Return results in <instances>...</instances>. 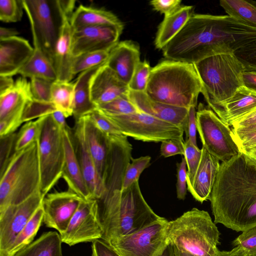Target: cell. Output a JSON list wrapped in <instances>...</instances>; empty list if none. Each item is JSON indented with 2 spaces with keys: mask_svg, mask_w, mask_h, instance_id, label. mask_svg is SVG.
Listing matches in <instances>:
<instances>
[{
  "mask_svg": "<svg viewBox=\"0 0 256 256\" xmlns=\"http://www.w3.org/2000/svg\"><path fill=\"white\" fill-rule=\"evenodd\" d=\"M162 50L167 60L188 64L223 52L242 62L256 50V28L228 15L194 14Z\"/></svg>",
  "mask_w": 256,
  "mask_h": 256,
  "instance_id": "cell-1",
  "label": "cell"
},
{
  "mask_svg": "<svg viewBox=\"0 0 256 256\" xmlns=\"http://www.w3.org/2000/svg\"><path fill=\"white\" fill-rule=\"evenodd\" d=\"M208 200L216 224L237 232L256 226V166L242 152L220 164Z\"/></svg>",
  "mask_w": 256,
  "mask_h": 256,
  "instance_id": "cell-2",
  "label": "cell"
},
{
  "mask_svg": "<svg viewBox=\"0 0 256 256\" xmlns=\"http://www.w3.org/2000/svg\"><path fill=\"white\" fill-rule=\"evenodd\" d=\"M96 200L103 230L102 239L107 243L138 231L162 218L144 200L138 180L124 190L104 192Z\"/></svg>",
  "mask_w": 256,
  "mask_h": 256,
  "instance_id": "cell-3",
  "label": "cell"
},
{
  "mask_svg": "<svg viewBox=\"0 0 256 256\" xmlns=\"http://www.w3.org/2000/svg\"><path fill=\"white\" fill-rule=\"evenodd\" d=\"M202 91L193 64L167 60L152 68L145 92L153 100L189 108L196 106Z\"/></svg>",
  "mask_w": 256,
  "mask_h": 256,
  "instance_id": "cell-4",
  "label": "cell"
},
{
  "mask_svg": "<svg viewBox=\"0 0 256 256\" xmlns=\"http://www.w3.org/2000/svg\"><path fill=\"white\" fill-rule=\"evenodd\" d=\"M167 236L174 256H224L220 232L206 211L193 208L168 221Z\"/></svg>",
  "mask_w": 256,
  "mask_h": 256,
  "instance_id": "cell-5",
  "label": "cell"
},
{
  "mask_svg": "<svg viewBox=\"0 0 256 256\" xmlns=\"http://www.w3.org/2000/svg\"><path fill=\"white\" fill-rule=\"evenodd\" d=\"M208 106L220 105L244 86V64L232 52H218L193 64Z\"/></svg>",
  "mask_w": 256,
  "mask_h": 256,
  "instance_id": "cell-6",
  "label": "cell"
},
{
  "mask_svg": "<svg viewBox=\"0 0 256 256\" xmlns=\"http://www.w3.org/2000/svg\"><path fill=\"white\" fill-rule=\"evenodd\" d=\"M0 178V212L40 191L38 140L16 152Z\"/></svg>",
  "mask_w": 256,
  "mask_h": 256,
  "instance_id": "cell-7",
  "label": "cell"
},
{
  "mask_svg": "<svg viewBox=\"0 0 256 256\" xmlns=\"http://www.w3.org/2000/svg\"><path fill=\"white\" fill-rule=\"evenodd\" d=\"M62 130L50 114L44 116L38 138L40 192L44 198L62 178L65 160Z\"/></svg>",
  "mask_w": 256,
  "mask_h": 256,
  "instance_id": "cell-8",
  "label": "cell"
},
{
  "mask_svg": "<svg viewBox=\"0 0 256 256\" xmlns=\"http://www.w3.org/2000/svg\"><path fill=\"white\" fill-rule=\"evenodd\" d=\"M32 36L54 64L56 44L62 24L64 11L60 0H22Z\"/></svg>",
  "mask_w": 256,
  "mask_h": 256,
  "instance_id": "cell-9",
  "label": "cell"
},
{
  "mask_svg": "<svg viewBox=\"0 0 256 256\" xmlns=\"http://www.w3.org/2000/svg\"><path fill=\"white\" fill-rule=\"evenodd\" d=\"M196 120L202 147L212 155L223 162L241 152L232 130L213 110L200 104Z\"/></svg>",
  "mask_w": 256,
  "mask_h": 256,
  "instance_id": "cell-10",
  "label": "cell"
},
{
  "mask_svg": "<svg viewBox=\"0 0 256 256\" xmlns=\"http://www.w3.org/2000/svg\"><path fill=\"white\" fill-rule=\"evenodd\" d=\"M106 116L118 128L122 134L136 140L158 142L172 139L184 142V130L182 128L144 112Z\"/></svg>",
  "mask_w": 256,
  "mask_h": 256,
  "instance_id": "cell-11",
  "label": "cell"
},
{
  "mask_svg": "<svg viewBox=\"0 0 256 256\" xmlns=\"http://www.w3.org/2000/svg\"><path fill=\"white\" fill-rule=\"evenodd\" d=\"M168 222L162 217L138 231L108 244L120 256H158L168 243Z\"/></svg>",
  "mask_w": 256,
  "mask_h": 256,
  "instance_id": "cell-12",
  "label": "cell"
},
{
  "mask_svg": "<svg viewBox=\"0 0 256 256\" xmlns=\"http://www.w3.org/2000/svg\"><path fill=\"white\" fill-rule=\"evenodd\" d=\"M60 234L62 242L70 246L102 239L103 230L98 218L96 200H83L67 229Z\"/></svg>",
  "mask_w": 256,
  "mask_h": 256,
  "instance_id": "cell-13",
  "label": "cell"
},
{
  "mask_svg": "<svg viewBox=\"0 0 256 256\" xmlns=\"http://www.w3.org/2000/svg\"><path fill=\"white\" fill-rule=\"evenodd\" d=\"M43 198L38 191L23 202L10 206L0 212V254L12 244L42 206Z\"/></svg>",
  "mask_w": 256,
  "mask_h": 256,
  "instance_id": "cell-14",
  "label": "cell"
},
{
  "mask_svg": "<svg viewBox=\"0 0 256 256\" xmlns=\"http://www.w3.org/2000/svg\"><path fill=\"white\" fill-rule=\"evenodd\" d=\"M83 200L78 194L70 190L48 194L42 202L43 222L46 226L62 234L67 229Z\"/></svg>",
  "mask_w": 256,
  "mask_h": 256,
  "instance_id": "cell-15",
  "label": "cell"
},
{
  "mask_svg": "<svg viewBox=\"0 0 256 256\" xmlns=\"http://www.w3.org/2000/svg\"><path fill=\"white\" fill-rule=\"evenodd\" d=\"M122 30L110 26H89L72 30L74 57L97 50H111L118 42Z\"/></svg>",
  "mask_w": 256,
  "mask_h": 256,
  "instance_id": "cell-16",
  "label": "cell"
},
{
  "mask_svg": "<svg viewBox=\"0 0 256 256\" xmlns=\"http://www.w3.org/2000/svg\"><path fill=\"white\" fill-rule=\"evenodd\" d=\"M72 136L75 152L90 198L98 199L104 192V186L88 146L84 116L76 120L72 128Z\"/></svg>",
  "mask_w": 256,
  "mask_h": 256,
  "instance_id": "cell-17",
  "label": "cell"
},
{
  "mask_svg": "<svg viewBox=\"0 0 256 256\" xmlns=\"http://www.w3.org/2000/svg\"><path fill=\"white\" fill-rule=\"evenodd\" d=\"M34 50L29 42L18 36L0 40V76L18 74Z\"/></svg>",
  "mask_w": 256,
  "mask_h": 256,
  "instance_id": "cell-18",
  "label": "cell"
},
{
  "mask_svg": "<svg viewBox=\"0 0 256 256\" xmlns=\"http://www.w3.org/2000/svg\"><path fill=\"white\" fill-rule=\"evenodd\" d=\"M128 84L122 81L106 64L94 75L91 82V98L96 106L128 94Z\"/></svg>",
  "mask_w": 256,
  "mask_h": 256,
  "instance_id": "cell-19",
  "label": "cell"
},
{
  "mask_svg": "<svg viewBox=\"0 0 256 256\" xmlns=\"http://www.w3.org/2000/svg\"><path fill=\"white\" fill-rule=\"evenodd\" d=\"M128 96L139 111L184 129L188 108L174 106L153 100L145 92L130 90Z\"/></svg>",
  "mask_w": 256,
  "mask_h": 256,
  "instance_id": "cell-20",
  "label": "cell"
},
{
  "mask_svg": "<svg viewBox=\"0 0 256 256\" xmlns=\"http://www.w3.org/2000/svg\"><path fill=\"white\" fill-rule=\"evenodd\" d=\"M200 160L192 183L187 190L194 198L202 203L209 199L217 174L220 160L210 154L204 147Z\"/></svg>",
  "mask_w": 256,
  "mask_h": 256,
  "instance_id": "cell-21",
  "label": "cell"
},
{
  "mask_svg": "<svg viewBox=\"0 0 256 256\" xmlns=\"http://www.w3.org/2000/svg\"><path fill=\"white\" fill-rule=\"evenodd\" d=\"M140 60L138 46L130 40L118 42L110 52L106 65L128 84Z\"/></svg>",
  "mask_w": 256,
  "mask_h": 256,
  "instance_id": "cell-22",
  "label": "cell"
},
{
  "mask_svg": "<svg viewBox=\"0 0 256 256\" xmlns=\"http://www.w3.org/2000/svg\"><path fill=\"white\" fill-rule=\"evenodd\" d=\"M65 148V160L62 178L70 190L84 200H90V196L78 162L72 142V128L62 130Z\"/></svg>",
  "mask_w": 256,
  "mask_h": 256,
  "instance_id": "cell-23",
  "label": "cell"
},
{
  "mask_svg": "<svg viewBox=\"0 0 256 256\" xmlns=\"http://www.w3.org/2000/svg\"><path fill=\"white\" fill-rule=\"evenodd\" d=\"M32 99L30 82L26 78L19 77L10 89L0 94V120H23L26 106Z\"/></svg>",
  "mask_w": 256,
  "mask_h": 256,
  "instance_id": "cell-24",
  "label": "cell"
},
{
  "mask_svg": "<svg viewBox=\"0 0 256 256\" xmlns=\"http://www.w3.org/2000/svg\"><path fill=\"white\" fill-rule=\"evenodd\" d=\"M62 10L63 22L54 48V65L56 80L70 82L74 77L72 72L74 58L72 52V29L70 22L71 15Z\"/></svg>",
  "mask_w": 256,
  "mask_h": 256,
  "instance_id": "cell-25",
  "label": "cell"
},
{
  "mask_svg": "<svg viewBox=\"0 0 256 256\" xmlns=\"http://www.w3.org/2000/svg\"><path fill=\"white\" fill-rule=\"evenodd\" d=\"M210 108L229 126L235 120L256 108V94L242 86L231 98Z\"/></svg>",
  "mask_w": 256,
  "mask_h": 256,
  "instance_id": "cell-26",
  "label": "cell"
},
{
  "mask_svg": "<svg viewBox=\"0 0 256 256\" xmlns=\"http://www.w3.org/2000/svg\"><path fill=\"white\" fill-rule=\"evenodd\" d=\"M72 30L84 28L110 26L123 30L124 25L112 12L102 8L80 4L73 12L70 20Z\"/></svg>",
  "mask_w": 256,
  "mask_h": 256,
  "instance_id": "cell-27",
  "label": "cell"
},
{
  "mask_svg": "<svg viewBox=\"0 0 256 256\" xmlns=\"http://www.w3.org/2000/svg\"><path fill=\"white\" fill-rule=\"evenodd\" d=\"M84 117L88 146L98 175L102 180L108 158L110 138L96 128L88 116Z\"/></svg>",
  "mask_w": 256,
  "mask_h": 256,
  "instance_id": "cell-28",
  "label": "cell"
},
{
  "mask_svg": "<svg viewBox=\"0 0 256 256\" xmlns=\"http://www.w3.org/2000/svg\"><path fill=\"white\" fill-rule=\"evenodd\" d=\"M103 65L80 73L74 82L72 116L76 120L97 108L92 100L90 85L94 75Z\"/></svg>",
  "mask_w": 256,
  "mask_h": 256,
  "instance_id": "cell-29",
  "label": "cell"
},
{
  "mask_svg": "<svg viewBox=\"0 0 256 256\" xmlns=\"http://www.w3.org/2000/svg\"><path fill=\"white\" fill-rule=\"evenodd\" d=\"M33 52L18 74L21 76L30 78H40L54 82L56 80V74L52 62L42 50L36 36H32Z\"/></svg>",
  "mask_w": 256,
  "mask_h": 256,
  "instance_id": "cell-30",
  "label": "cell"
},
{
  "mask_svg": "<svg viewBox=\"0 0 256 256\" xmlns=\"http://www.w3.org/2000/svg\"><path fill=\"white\" fill-rule=\"evenodd\" d=\"M192 6H180L172 14L164 16L159 26L154 44L158 49H162L180 30L190 16Z\"/></svg>",
  "mask_w": 256,
  "mask_h": 256,
  "instance_id": "cell-31",
  "label": "cell"
},
{
  "mask_svg": "<svg viewBox=\"0 0 256 256\" xmlns=\"http://www.w3.org/2000/svg\"><path fill=\"white\" fill-rule=\"evenodd\" d=\"M62 240L56 232H48L14 256H62Z\"/></svg>",
  "mask_w": 256,
  "mask_h": 256,
  "instance_id": "cell-32",
  "label": "cell"
},
{
  "mask_svg": "<svg viewBox=\"0 0 256 256\" xmlns=\"http://www.w3.org/2000/svg\"><path fill=\"white\" fill-rule=\"evenodd\" d=\"M44 210L42 206L18 235L12 244L0 256H14L17 252L30 244L43 222Z\"/></svg>",
  "mask_w": 256,
  "mask_h": 256,
  "instance_id": "cell-33",
  "label": "cell"
},
{
  "mask_svg": "<svg viewBox=\"0 0 256 256\" xmlns=\"http://www.w3.org/2000/svg\"><path fill=\"white\" fill-rule=\"evenodd\" d=\"M220 4L228 16L256 28V1L221 0Z\"/></svg>",
  "mask_w": 256,
  "mask_h": 256,
  "instance_id": "cell-34",
  "label": "cell"
},
{
  "mask_svg": "<svg viewBox=\"0 0 256 256\" xmlns=\"http://www.w3.org/2000/svg\"><path fill=\"white\" fill-rule=\"evenodd\" d=\"M74 83L55 80L51 90V101L56 110L67 118L73 114Z\"/></svg>",
  "mask_w": 256,
  "mask_h": 256,
  "instance_id": "cell-35",
  "label": "cell"
},
{
  "mask_svg": "<svg viewBox=\"0 0 256 256\" xmlns=\"http://www.w3.org/2000/svg\"><path fill=\"white\" fill-rule=\"evenodd\" d=\"M110 50H97L88 52L74 57L72 72L73 76L90 68L105 64Z\"/></svg>",
  "mask_w": 256,
  "mask_h": 256,
  "instance_id": "cell-36",
  "label": "cell"
},
{
  "mask_svg": "<svg viewBox=\"0 0 256 256\" xmlns=\"http://www.w3.org/2000/svg\"><path fill=\"white\" fill-rule=\"evenodd\" d=\"M44 117H40L34 121L26 122L17 132L16 152L26 148L38 140Z\"/></svg>",
  "mask_w": 256,
  "mask_h": 256,
  "instance_id": "cell-37",
  "label": "cell"
},
{
  "mask_svg": "<svg viewBox=\"0 0 256 256\" xmlns=\"http://www.w3.org/2000/svg\"><path fill=\"white\" fill-rule=\"evenodd\" d=\"M97 108L104 114L111 116L127 115L140 112L130 100L128 94L99 105Z\"/></svg>",
  "mask_w": 256,
  "mask_h": 256,
  "instance_id": "cell-38",
  "label": "cell"
},
{
  "mask_svg": "<svg viewBox=\"0 0 256 256\" xmlns=\"http://www.w3.org/2000/svg\"><path fill=\"white\" fill-rule=\"evenodd\" d=\"M150 159L148 156L136 158L132 157L131 162H130L128 164L126 168L122 190L128 188L138 180L142 172L150 166Z\"/></svg>",
  "mask_w": 256,
  "mask_h": 256,
  "instance_id": "cell-39",
  "label": "cell"
},
{
  "mask_svg": "<svg viewBox=\"0 0 256 256\" xmlns=\"http://www.w3.org/2000/svg\"><path fill=\"white\" fill-rule=\"evenodd\" d=\"M184 156L188 168L186 184L188 186L192 183L199 165L202 156V150L189 139H187L184 142Z\"/></svg>",
  "mask_w": 256,
  "mask_h": 256,
  "instance_id": "cell-40",
  "label": "cell"
},
{
  "mask_svg": "<svg viewBox=\"0 0 256 256\" xmlns=\"http://www.w3.org/2000/svg\"><path fill=\"white\" fill-rule=\"evenodd\" d=\"M24 10L22 0H0V20L4 22H19Z\"/></svg>",
  "mask_w": 256,
  "mask_h": 256,
  "instance_id": "cell-41",
  "label": "cell"
},
{
  "mask_svg": "<svg viewBox=\"0 0 256 256\" xmlns=\"http://www.w3.org/2000/svg\"><path fill=\"white\" fill-rule=\"evenodd\" d=\"M151 69L148 62L140 61L136 68L128 84L129 90L134 92H145L148 82Z\"/></svg>",
  "mask_w": 256,
  "mask_h": 256,
  "instance_id": "cell-42",
  "label": "cell"
},
{
  "mask_svg": "<svg viewBox=\"0 0 256 256\" xmlns=\"http://www.w3.org/2000/svg\"><path fill=\"white\" fill-rule=\"evenodd\" d=\"M86 116L96 128L108 136L122 134L118 128L98 108Z\"/></svg>",
  "mask_w": 256,
  "mask_h": 256,
  "instance_id": "cell-43",
  "label": "cell"
},
{
  "mask_svg": "<svg viewBox=\"0 0 256 256\" xmlns=\"http://www.w3.org/2000/svg\"><path fill=\"white\" fill-rule=\"evenodd\" d=\"M16 132L0 137V175L4 172L16 152Z\"/></svg>",
  "mask_w": 256,
  "mask_h": 256,
  "instance_id": "cell-44",
  "label": "cell"
},
{
  "mask_svg": "<svg viewBox=\"0 0 256 256\" xmlns=\"http://www.w3.org/2000/svg\"><path fill=\"white\" fill-rule=\"evenodd\" d=\"M53 82L40 78H30V88L33 100L41 102H52L51 90Z\"/></svg>",
  "mask_w": 256,
  "mask_h": 256,
  "instance_id": "cell-45",
  "label": "cell"
},
{
  "mask_svg": "<svg viewBox=\"0 0 256 256\" xmlns=\"http://www.w3.org/2000/svg\"><path fill=\"white\" fill-rule=\"evenodd\" d=\"M232 244L240 248L248 256L256 255V226L242 232Z\"/></svg>",
  "mask_w": 256,
  "mask_h": 256,
  "instance_id": "cell-46",
  "label": "cell"
},
{
  "mask_svg": "<svg viewBox=\"0 0 256 256\" xmlns=\"http://www.w3.org/2000/svg\"><path fill=\"white\" fill-rule=\"evenodd\" d=\"M231 126L232 132L244 133L256 131V108L235 120Z\"/></svg>",
  "mask_w": 256,
  "mask_h": 256,
  "instance_id": "cell-47",
  "label": "cell"
},
{
  "mask_svg": "<svg viewBox=\"0 0 256 256\" xmlns=\"http://www.w3.org/2000/svg\"><path fill=\"white\" fill-rule=\"evenodd\" d=\"M177 198L180 200H184L187 192V170L186 163L184 158H182L180 162L177 163Z\"/></svg>",
  "mask_w": 256,
  "mask_h": 256,
  "instance_id": "cell-48",
  "label": "cell"
},
{
  "mask_svg": "<svg viewBox=\"0 0 256 256\" xmlns=\"http://www.w3.org/2000/svg\"><path fill=\"white\" fill-rule=\"evenodd\" d=\"M160 152L161 155L168 158L176 154L184 155V142L176 140H168L162 142Z\"/></svg>",
  "mask_w": 256,
  "mask_h": 256,
  "instance_id": "cell-49",
  "label": "cell"
},
{
  "mask_svg": "<svg viewBox=\"0 0 256 256\" xmlns=\"http://www.w3.org/2000/svg\"><path fill=\"white\" fill-rule=\"evenodd\" d=\"M181 2L179 0H153L150 4L154 10L166 16L176 12L181 6Z\"/></svg>",
  "mask_w": 256,
  "mask_h": 256,
  "instance_id": "cell-50",
  "label": "cell"
},
{
  "mask_svg": "<svg viewBox=\"0 0 256 256\" xmlns=\"http://www.w3.org/2000/svg\"><path fill=\"white\" fill-rule=\"evenodd\" d=\"M196 106H192L188 108V114L184 128L187 139H189L194 145L196 144Z\"/></svg>",
  "mask_w": 256,
  "mask_h": 256,
  "instance_id": "cell-51",
  "label": "cell"
},
{
  "mask_svg": "<svg viewBox=\"0 0 256 256\" xmlns=\"http://www.w3.org/2000/svg\"><path fill=\"white\" fill-rule=\"evenodd\" d=\"M92 256H120L106 242L98 239L92 242Z\"/></svg>",
  "mask_w": 256,
  "mask_h": 256,
  "instance_id": "cell-52",
  "label": "cell"
},
{
  "mask_svg": "<svg viewBox=\"0 0 256 256\" xmlns=\"http://www.w3.org/2000/svg\"><path fill=\"white\" fill-rule=\"evenodd\" d=\"M232 133L234 139L240 150L256 146V131L244 133Z\"/></svg>",
  "mask_w": 256,
  "mask_h": 256,
  "instance_id": "cell-53",
  "label": "cell"
},
{
  "mask_svg": "<svg viewBox=\"0 0 256 256\" xmlns=\"http://www.w3.org/2000/svg\"><path fill=\"white\" fill-rule=\"evenodd\" d=\"M244 86L256 94V72L245 71L242 74Z\"/></svg>",
  "mask_w": 256,
  "mask_h": 256,
  "instance_id": "cell-54",
  "label": "cell"
},
{
  "mask_svg": "<svg viewBox=\"0 0 256 256\" xmlns=\"http://www.w3.org/2000/svg\"><path fill=\"white\" fill-rule=\"evenodd\" d=\"M50 115L52 117L54 122L62 130H64L68 126L66 122V118L62 112L56 110L52 112Z\"/></svg>",
  "mask_w": 256,
  "mask_h": 256,
  "instance_id": "cell-55",
  "label": "cell"
},
{
  "mask_svg": "<svg viewBox=\"0 0 256 256\" xmlns=\"http://www.w3.org/2000/svg\"><path fill=\"white\" fill-rule=\"evenodd\" d=\"M14 82L12 76H0V94L10 89Z\"/></svg>",
  "mask_w": 256,
  "mask_h": 256,
  "instance_id": "cell-56",
  "label": "cell"
},
{
  "mask_svg": "<svg viewBox=\"0 0 256 256\" xmlns=\"http://www.w3.org/2000/svg\"><path fill=\"white\" fill-rule=\"evenodd\" d=\"M240 152L252 164L256 166V146L242 149Z\"/></svg>",
  "mask_w": 256,
  "mask_h": 256,
  "instance_id": "cell-57",
  "label": "cell"
},
{
  "mask_svg": "<svg viewBox=\"0 0 256 256\" xmlns=\"http://www.w3.org/2000/svg\"><path fill=\"white\" fill-rule=\"evenodd\" d=\"M18 34V32L16 29L2 26L0 28V40L17 36Z\"/></svg>",
  "mask_w": 256,
  "mask_h": 256,
  "instance_id": "cell-58",
  "label": "cell"
},
{
  "mask_svg": "<svg viewBox=\"0 0 256 256\" xmlns=\"http://www.w3.org/2000/svg\"><path fill=\"white\" fill-rule=\"evenodd\" d=\"M244 65L246 71L256 72V50L248 58Z\"/></svg>",
  "mask_w": 256,
  "mask_h": 256,
  "instance_id": "cell-59",
  "label": "cell"
},
{
  "mask_svg": "<svg viewBox=\"0 0 256 256\" xmlns=\"http://www.w3.org/2000/svg\"><path fill=\"white\" fill-rule=\"evenodd\" d=\"M224 256H248L240 247L236 246L230 251H226Z\"/></svg>",
  "mask_w": 256,
  "mask_h": 256,
  "instance_id": "cell-60",
  "label": "cell"
},
{
  "mask_svg": "<svg viewBox=\"0 0 256 256\" xmlns=\"http://www.w3.org/2000/svg\"><path fill=\"white\" fill-rule=\"evenodd\" d=\"M158 256H174L172 246L169 242Z\"/></svg>",
  "mask_w": 256,
  "mask_h": 256,
  "instance_id": "cell-61",
  "label": "cell"
},
{
  "mask_svg": "<svg viewBox=\"0 0 256 256\" xmlns=\"http://www.w3.org/2000/svg\"><path fill=\"white\" fill-rule=\"evenodd\" d=\"M256 256V255H254V256Z\"/></svg>",
  "mask_w": 256,
  "mask_h": 256,
  "instance_id": "cell-62",
  "label": "cell"
}]
</instances>
